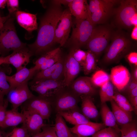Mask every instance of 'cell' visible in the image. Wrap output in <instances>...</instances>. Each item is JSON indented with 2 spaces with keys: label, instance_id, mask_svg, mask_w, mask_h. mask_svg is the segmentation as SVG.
<instances>
[{
  "label": "cell",
  "instance_id": "obj_1",
  "mask_svg": "<svg viewBox=\"0 0 137 137\" xmlns=\"http://www.w3.org/2000/svg\"><path fill=\"white\" fill-rule=\"evenodd\" d=\"M40 19L37 38L27 46L33 56H40L50 50L54 44L55 32L57 25L63 12L60 6L52 4Z\"/></svg>",
  "mask_w": 137,
  "mask_h": 137
},
{
  "label": "cell",
  "instance_id": "obj_2",
  "mask_svg": "<svg viewBox=\"0 0 137 137\" xmlns=\"http://www.w3.org/2000/svg\"><path fill=\"white\" fill-rule=\"evenodd\" d=\"M111 40L102 60L106 65L118 63L130 52L133 47L129 35L121 29L114 31Z\"/></svg>",
  "mask_w": 137,
  "mask_h": 137
},
{
  "label": "cell",
  "instance_id": "obj_3",
  "mask_svg": "<svg viewBox=\"0 0 137 137\" xmlns=\"http://www.w3.org/2000/svg\"><path fill=\"white\" fill-rule=\"evenodd\" d=\"M15 16H11L0 29V52L5 57L13 51L27 46L21 41L17 34L14 23Z\"/></svg>",
  "mask_w": 137,
  "mask_h": 137
},
{
  "label": "cell",
  "instance_id": "obj_4",
  "mask_svg": "<svg viewBox=\"0 0 137 137\" xmlns=\"http://www.w3.org/2000/svg\"><path fill=\"white\" fill-rule=\"evenodd\" d=\"M114 31L109 26L101 25L95 27L86 45L88 50L94 54L97 59L107 47Z\"/></svg>",
  "mask_w": 137,
  "mask_h": 137
},
{
  "label": "cell",
  "instance_id": "obj_5",
  "mask_svg": "<svg viewBox=\"0 0 137 137\" xmlns=\"http://www.w3.org/2000/svg\"><path fill=\"white\" fill-rule=\"evenodd\" d=\"M119 2L120 5L114 9L113 13L115 24L119 29H130L133 27L132 20L137 14V1L122 0Z\"/></svg>",
  "mask_w": 137,
  "mask_h": 137
},
{
  "label": "cell",
  "instance_id": "obj_6",
  "mask_svg": "<svg viewBox=\"0 0 137 137\" xmlns=\"http://www.w3.org/2000/svg\"><path fill=\"white\" fill-rule=\"evenodd\" d=\"M95 27L89 18L84 20H75L70 38L72 48H80L86 45Z\"/></svg>",
  "mask_w": 137,
  "mask_h": 137
},
{
  "label": "cell",
  "instance_id": "obj_7",
  "mask_svg": "<svg viewBox=\"0 0 137 137\" xmlns=\"http://www.w3.org/2000/svg\"><path fill=\"white\" fill-rule=\"evenodd\" d=\"M79 97L68 87H64L53 98L52 105H54L57 112L71 110H78L77 104Z\"/></svg>",
  "mask_w": 137,
  "mask_h": 137
},
{
  "label": "cell",
  "instance_id": "obj_8",
  "mask_svg": "<svg viewBox=\"0 0 137 137\" xmlns=\"http://www.w3.org/2000/svg\"><path fill=\"white\" fill-rule=\"evenodd\" d=\"M31 90L39 95L53 98L62 88L65 87L63 81H56L48 79L33 80L28 84Z\"/></svg>",
  "mask_w": 137,
  "mask_h": 137
},
{
  "label": "cell",
  "instance_id": "obj_9",
  "mask_svg": "<svg viewBox=\"0 0 137 137\" xmlns=\"http://www.w3.org/2000/svg\"><path fill=\"white\" fill-rule=\"evenodd\" d=\"M53 98L35 95L22 105V109L33 111L40 115L43 119H48L50 115Z\"/></svg>",
  "mask_w": 137,
  "mask_h": 137
},
{
  "label": "cell",
  "instance_id": "obj_10",
  "mask_svg": "<svg viewBox=\"0 0 137 137\" xmlns=\"http://www.w3.org/2000/svg\"><path fill=\"white\" fill-rule=\"evenodd\" d=\"M72 15L69 11H63L57 25L55 32L54 43L63 46L67 40L72 26Z\"/></svg>",
  "mask_w": 137,
  "mask_h": 137
},
{
  "label": "cell",
  "instance_id": "obj_11",
  "mask_svg": "<svg viewBox=\"0 0 137 137\" xmlns=\"http://www.w3.org/2000/svg\"><path fill=\"white\" fill-rule=\"evenodd\" d=\"M33 56L27 46L13 51L10 55L4 57V64H11L16 72L26 67Z\"/></svg>",
  "mask_w": 137,
  "mask_h": 137
},
{
  "label": "cell",
  "instance_id": "obj_12",
  "mask_svg": "<svg viewBox=\"0 0 137 137\" xmlns=\"http://www.w3.org/2000/svg\"><path fill=\"white\" fill-rule=\"evenodd\" d=\"M7 95V99L11 104L12 109L15 110L34 96L29 89L28 82L11 89Z\"/></svg>",
  "mask_w": 137,
  "mask_h": 137
},
{
  "label": "cell",
  "instance_id": "obj_13",
  "mask_svg": "<svg viewBox=\"0 0 137 137\" xmlns=\"http://www.w3.org/2000/svg\"><path fill=\"white\" fill-rule=\"evenodd\" d=\"M21 112L24 117L22 126L32 136L41 132L46 124L43 119L39 114L31 111L22 109Z\"/></svg>",
  "mask_w": 137,
  "mask_h": 137
},
{
  "label": "cell",
  "instance_id": "obj_14",
  "mask_svg": "<svg viewBox=\"0 0 137 137\" xmlns=\"http://www.w3.org/2000/svg\"><path fill=\"white\" fill-rule=\"evenodd\" d=\"M131 75L126 67L122 65H117L111 69L110 75V80L120 92L124 89L128 83Z\"/></svg>",
  "mask_w": 137,
  "mask_h": 137
},
{
  "label": "cell",
  "instance_id": "obj_15",
  "mask_svg": "<svg viewBox=\"0 0 137 137\" xmlns=\"http://www.w3.org/2000/svg\"><path fill=\"white\" fill-rule=\"evenodd\" d=\"M63 81L65 87H68L75 80L81 70L80 64L70 52L64 58Z\"/></svg>",
  "mask_w": 137,
  "mask_h": 137
},
{
  "label": "cell",
  "instance_id": "obj_16",
  "mask_svg": "<svg viewBox=\"0 0 137 137\" xmlns=\"http://www.w3.org/2000/svg\"><path fill=\"white\" fill-rule=\"evenodd\" d=\"M74 93L80 96L82 95L93 96L96 93V87L91 77L82 76L75 79L68 87Z\"/></svg>",
  "mask_w": 137,
  "mask_h": 137
},
{
  "label": "cell",
  "instance_id": "obj_17",
  "mask_svg": "<svg viewBox=\"0 0 137 137\" xmlns=\"http://www.w3.org/2000/svg\"><path fill=\"white\" fill-rule=\"evenodd\" d=\"M37 71L34 66L28 68L25 67L16 72L11 76H6L7 81L9 83L11 89L28 82L32 79Z\"/></svg>",
  "mask_w": 137,
  "mask_h": 137
},
{
  "label": "cell",
  "instance_id": "obj_18",
  "mask_svg": "<svg viewBox=\"0 0 137 137\" xmlns=\"http://www.w3.org/2000/svg\"><path fill=\"white\" fill-rule=\"evenodd\" d=\"M103 123H90L84 124L75 125L70 129L74 134L82 137L92 136L99 130L104 128Z\"/></svg>",
  "mask_w": 137,
  "mask_h": 137
},
{
  "label": "cell",
  "instance_id": "obj_19",
  "mask_svg": "<svg viewBox=\"0 0 137 137\" xmlns=\"http://www.w3.org/2000/svg\"><path fill=\"white\" fill-rule=\"evenodd\" d=\"M15 17L19 24L28 31L32 32L37 29L36 14L19 10L15 13Z\"/></svg>",
  "mask_w": 137,
  "mask_h": 137
},
{
  "label": "cell",
  "instance_id": "obj_20",
  "mask_svg": "<svg viewBox=\"0 0 137 137\" xmlns=\"http://www.w3.org/2000/svg\"><path fill=\"white\" fill-rule=\"evenodd\" d=\"M69 11L75 19L84 20L89 17V4L86 0H72L68 5Z\"/></svg>",
  "mask_w": 137,
  "mask_h": 137
},
{
  "label": "cell",
  "instance_id": "obj_21",
  "mask_svg": "<svg viewBox=\"0 0 137 137\" xmlns=\"http://www.w3.org/2000/svg\"><path fill=\"white\" fill-rule=\"evenodd\" d=\"M80 97L82 101L81 110L83 114L89 119L97 118L98 112L92 96L82 95Z\"/></svg>",
  "mask_w": 137,
  "mask_h": 137
},
{
  "label": "cell",
  "instance_id": "obj_22",
  "mask_svg": "<svg viewBox=\"0 0 137 137\" xmlns=\"http://www.w3.org/2000/svg\"><path fill=\"white\" fill-rule=\"evenodd\" d=\"M69 123L74 126L90 123L89 119L78 110H71L57 112Z\"/></svg>",
  "mask_w": 137,
  "mask_h": 137
},
{
  "label": "cell",
  "instance_id": "obj_23",
  "mask_svg": "<svg viewBox=\"0 0 137 137\" xmlns=\"http://www.w3.org/2000/svg\"><path fill=\"white\" fill-rule=\"evenodd\" d=\"M114 10L113 7L101 8L92 13L89 18L95 25L97 24H104L113 14Z\"/></svg>",
  "mask_w": 137,
  "mask_h": 137
},
{
  "label": "cell",
  "instance_id": "obj_24",
  "mask_svg": "<svg viewBox=\"0 0 137 137\" xmlns=\"http://www.w3.org/2000/svg\"><path fill=\"white\" fill-rule=\"evenodd\" d=\"M100 113L103 124L106 126L113 128L120 133L114 115L106 103L101 104Z\"/></svg>",
  "mask_w": 137,
  "mask_h": 137
},
{
  "label": "cell",
  "instance_id": "obj_25",
  "mask_svg": "<svg viewBox=\"0 0 137 137\" xmlns=\"http://www.w3.org/2000/svg\"><path fill=\"white\" fill-rule=\"evenodd\" d=\"M113 112L117 124L121 126L130 122L132 121L131 112L120 108L113 100L110 101Z\"/></svg>",
  "mask_w": 137,
  "mask_h": 137
},
{
  "label": "cell",
  "instance_id": "obj_26",
  "mask_svg": "<svg viewBox=\"0 0 137 137\" xmlns=\"http://www.w3.org/2000/svg\"><path fill=\"white\" fill-rule=\"evenodd\" d=\"M24 117L22 112H19L17 110L12 109L7 110L2 128L10 127H15L22 123Z\"/></svg>",
  "mask_w": 137,
  "mask_h": 137
},
{
  "label": "cell",
  "instance_id": "obj_27",
  "mask_svg": "<svg viewBox=\"0 0 137 137\" xmlns=\"http://www.w3.org/2000/svg\"><path fill=\"white\" fill-rule=\"evenodd\" d=\"M54 127L58 137H75L66 125L64 119L58 113L56 115Z\"/></svg>",
  "mask_w": 137,
  "mask_h": 137
},
{
  "label": "cell",
  "instance_id": "obj_28",
  "mask_svg": "<svg viewBox=\"0 0 137 137\" xmlns=\"http://www.w3.org/2000/svg\"><path fill=\"white\" fill-rule=\"evenodd\" d=\"M119 1L115 0H90L89 4V17L92 13L99 9L113 7Z\"/></svg>",
  "mask_w": 137,
  "mask_h": 137
},
{
  "label": "cell",
  "instance_id": "obj_29",
  "mask_svg": "<svg viewBox=\"0 0 137 137\" xmlns=\"http://www.w3.org/2000/svg\"><path fill=\"white\" fill-rule=\"evenodd\" d=\"M99 95L101 104L113 100L114 94V86L110 81L100 87Z\"/></svg>",
  "mask_w": 137,
  "mask_h": 137
},
{
  "label": "cell",
  "instance_id": "obj_30",
  "mask_svg": "<svg viewBox=\"0 0 137 137\" xmlns=\"http://www.w3.org/2000/svg\"><path fill=\"white\" fill-rule=\"evenodd\" d=\"M87 54L86 59L81 66L85 75H89L95 69L97 60L95 55L90 51L88 50Z\"/></svg>",
  "mask_w": 137,
  "mask_h": 137
},
{
  "label": "cell",
  "instance_id": "obj_31",
  "mask_svg": "<svg viewBox=\"0 0 137 137\" xmlns=\"http://www.w3.org/2000/svg\"><path fill=\"white\" fill-rule=\"evenodd\" d=\"M52 51L50 56L47 60L40 66L38 71L44 70L52 66L62 56L61 50L59 48L52 49Z\"/></svg>",
  "mask_w": 137,
  "mask_h": 137
},
{
  "label": "cell",
  "instance_id": "obj_32",
  "mask_svg": "<svg viewBox=\"0 0 137 137\" xmlns=\"http://www.w3.org/2000/svg\"><path fill=\"white\" fill-rule=\"evenodd\" d=\"M91 77L93 84L95 87H100L110 80V75L101 70L96 71Z\"/></svg>",
  "mask_w": 137,
  "mask_h": 137
},
{
  "label": "cell",
  "instance_id": "obj_33",
  "mask_svg": "<svg viewBox=\"0 0 137 137\" xmlns=\"http://www.w3.org/2000/svg\"><path fill=\"white\" fill-rule=\"evenodd\" d=\"M120 137H137V123L136 121L121 126L120 129Z\"/></svg>",
  "mask_w": 137,
  "mask_h": 137
},
{
  "label": "cell",
  "instance_id": "obj_34",
  "mask_svg": "<svg viewBox=\"0 0 137 137\" xmlns=\"http://www.w3.org/2000/svg\"><path fill=\"white\" fill-rule=\"evenodd\" d=\"M0 66V94L4 96L7 95L10 90L11 88L6 79V74L7 72L6 68V67Z\"/></svg>",
  "mask_w": 137,
  "mask_h": 137
},
{
  "label": "cell",
  "instance_id": "obj_35",
  "mask_svg": "<svg viewBox=\"0 0 137 137\" xmlns=\"http://www.w3.org/2000/svg\"><path fill=\"white\" fill-rule=\"evenodd\" d=\"M64 58L62 56L57 62L55 70L48 79L56 81H63Z\"/></svg>",
  "mask_w": 137,
  "mask_h": 137
},
{
  "label": "cell",
  "instance_id": "obj_36",
  "mask_svg": "<svg viewBox=\"0 0 137 137\" xmlns=\"http://www.w3.org/2000/svg\"><path fill=\"white\" fill-rule=\"evenodd\" d=\"M119 133L114 128L108 127L99 130L92 136V137H120Z\"/></svg>",
  "mask_w": 137,
  "mask_h": 137
},
{
  "label": "cell",
  "instance_id": "obj_37",
  "mask_svg": "<svg viewBox=\"0 0 137 137\" xmlns=\"http://www.w3.org/2000/svg\"><path fill=\"white\" fill-rule=\"evenodd\" d=\"M27 130L22 126L15 127L11 131L7 132L6 137H31Z\"/></svg>",
  "mask_w": 137,
  "mask_h": 137
},
{
  "label": "cell",
  "instance_id": "obj_38",
  "mask_svg": "<svg viewBox=\"0 0 137 137\" xmlns=\"http://www.w3.org/2000/svg\"><path fill=\"white\" fill-rule=\"evenodd\" d=\"M70 52L75 59L81 66L86 59L87 52L80 48H72Z\"/></svg>",
  "mask_w": 137,
  "mask_h": 137
},
{
  "label": "cell",
  "instance_id": "obj_39",
  "mask_svg": "<svg viewBox=\"0 0 137 137\" xmlns=\"http://www.w3.org/2000/svg\"><path fill=\"white\" fill-rule=\"evenodd\" d=\"M8 101L6 99L0 102V127L2 128L5 119Z\"/></svg>",
  "mask_w": 137,
  "mask_h": 137
},
{
  "label": "cell",
  "instance_id": "obj_40",
  "mask_svg": "<svg viewBox=\"0 0 137 137\" xmlns=\"http://www.w3.org/2000/svg\"><path fill=\"white\" fill-rule=\"evenodd\" d=\"M9 14L15 16V13L19 11V1L18 0H7L6 2Z\"/></svg>",
  "mask_w": 137,
  "mask_h": 137
},
{
  "label": "cell",
  "instance_id": "obj_41",
  "mask_svg": "<svg viewBox=\"0 0 137 137\" xmlns=\"http://www.w3.org/2000/svg\"><path fill=\"white\" fill-rule=\"evenodd\" d=\"M41 131L43 137H58L54 126L45 124L42 128Z\"/></svg>",
  "mask_w": 137,
  "mask_h": 137
},
{
  "label": "cell",
  "instance_id": "obj_42",
  "mask_svg": "<svg viewBox=\"0 0 137 137\" xmlns=\"http://www.w3.org/2000/svg\"><path fill=\"white\" fill-rule=\"evenodd\" d=\"M113 100L116 103H127L129 102L127 98L118 92L114 93Z\"/></svg>",
  "mask_w": 137,
  "mask_h": 137
},
{
  "label": "cell",
  "instance_id": "obj_43",
  "mask_svg": "<svg viewBox=\"0 0 137 137\" xmlns=\"http://www.w3.org/2000/svg\"><path fill=\"white\" fill-rule=\"evenodd\" d=\"M137 87V80H136L131 75V77L128 83L124 89L128 92L132 89Z\"/></svg>",
  "mask_w": 137,
  "mask_h": 137
},
{
  "label": "cell",
  "instance_id": "obj_44",
  "mask_svg": "<svg viewBox=\"0 0 137 137\" xmlns=\"http://www.w3.org/2000/svg\"><path fill=\"white\" fill-rule=\"evenodd\" d=\"M128 61L131 63L137 66V53L135 52H131L127 55Z\"/></svg>",
  "mask_w": 137,
  "mask_h": 137
},
{
  "label": "cell",
  "instance_id": "obj_45",
  "mask_svg": "<svg viewBox=\"0 0 137 137\" xmlns=\"http://www.w3.org/2000/svg\"><path fill=\"white\" fill-rule=\"evenodd\" d=\"M116 103L120 108L126 111L131 112L134 110L133 107L129 102Z\"/></svg>",
  "mask_w": 137,
  "mask_h": 137
},
{
  "label": "cell",
  "instance_id": "obj_46",
  "mask_svg": "<svg viewBox=\"0 0 137 137\" xmlns=\"http://www.w3.org/2000/svg\"><path fill=\"white\" fill-rule=\"evenodd\" d=\"M72 0H52L51 1V3L52 4L60 6L61 4L64 5H68L69 3L71 2Z\"/></svg>",
  "mask_w": 137,
  "mask_h": 137
},
{
  "label": "cell",
  "instance_id": "obj_47",
  "mask_svg": "<svg viewBox=\"0 0 137 137\" xmlns=\"http://www.w3.org/2000/svg\"><path fill=\"white\" fill-rule=\"evenodd\" d=\"M131 105L133 107L136 114L137 112V96L129 98Z\"/></svg>",
  "mask_w": 137,
  "mask_h": 137
},
{
  "label": "cell",
  "instance_id": "obj_48",
  "mask_svg": "<svg viewBox=\"0 0 137 137\" xmlns=\"http://www.w3.org/2000/svg\"><path fill=\"white\" fill-rule=\"evenodd\" d=\"M11 16L9 14L7 16L3 17L1 16L0 15V29L2 28L5 23Z\"/></svg>",
  "mask_w": 137,
  "mask_h": 137
},
{
  "label": "cell",
  "instance_id": "obj_49",
  "mask_svg": "<svg viewBox=\"0 0 137 137\" xmlns=\"http://www.w3.org/2000/svg\"><path fill=\"white\" fill-rule=\"evenodd\" d=\"M128 98L137 96V87L128 93Z\"/></svg>",
  "mask_w": 137,
  "mask_h": 137
},
{
  "label": "cell",
  "instance_id": "obj_50",
  "mask_svg": "<svg viewBox=\"0 0 137 137\" xmlns=\"http://www.w3.org/2000/svg\"><path fill=\"white\" fill-rule=\"evenodd\" d=\"M131 37L132 39L137 40V26L134 27L131 32Z\"/></svg>",
  "mask_w": 137,
  "mask_h": 137
},
{
  "label": "cell",
  "instance_id": "obj_51",
  "mask_svg": "<svg viewBox=\"0 0 137 137\" xmlns=\"http://www.w3.org/2000/svg\"><path fill=\"white\" fill-rule=\"evenodd\" d=\"M7 0H0V9L5 8L6 5Z\"/></svg>",
  "mask_w": 137,
  "mask_h": 137
},
{
  "label": "cell",
  "instance_id": "obj_52",
  "mask_svg": "<svg viewBox=\"0 0 137 137\" xmlns=\"http://www.w3.org/2000/svg\"><path fill=\"white\" fill-rule=\"evenodd\" d=\"M133 78L136 80H137V67L135 66L133 70L132 74H131Z\"/></svg>",
  "mask_w": 137,
  "mask_h": 137
},
{
  "label": "cell",
  "instance_id": "obj_53",
  "mask_svg": "<svg viewBox=\"0 0 137 137\" xmlns=\"http://www.w3.org/2000/svg\"><path fill=\"white\" fill-rule=\"evenodd\" d=\"M7 132L0 129V137H6Z\"/></svg>",
  "mask_w": 137,
  "mask_h": 137
},
{
  "label": "cell",
  "instance_id": "obj_54",
  "mask_svg": "<svg viewBox=\"0 0 137 137\" xmlns=\"http://www.w3.org/2000/svg\"><path fill=\"white\" fill-rule=\"evenodd\" d=\"M31 137H43L41 131L36 135L32 136Z\"/></svg>",
  "mask_w": 137,
  "mask_h": 137
},
{
  "label": "cell",
  "instance_id": "obj_55",
  "mask_svg": "<svg viewBox=\"0 0 137 137\" xmlns=\"http://www.w3.org/2000/svg\"><path fill=\"white\" fill-rule=\"evenodd\" d=\"M4 61L3 57H0V66L2 64H4Z\"/></svg>",
  "mask_w": 137,
  "mask_h": 137
},
{
  "label": "cell",
  "instance_id": "obj_56",
  "mask_svg": "<svg viewBox=\"0 0 137 137\" xmlns=\"http://www.w3.org/2000/svg\"><path fill=\"white\" fill-rule=\"evenodd\" d=\"M4 96L0 94V102L4 99Z\"/></svg>",
  "mask_w": 137,
  "mask_h": 137
},
{
  "label": "cell",
  "instance_id": "obj_57",
  "mask_svg": "<svg viewBox=\"0 0 137 137\" xmlns=\"http://www.w3.org/2000/svg\"><path fill=\"white\" fill-rule=\"evenodd\" d=\"M74 134V135L75 137H80V136H77V135H75V134Z\"/></svg>",
  "mask_w": 137,
  "mask_h": 137
},
{
  "label": "cell",
  "instance_id": "obj_58",
  "mask_svg": "<svg viewBox=\"0 0 137 137\" xmlns=\"http://www.w3.org/2000/svg\"><path fill=\"white\" fill-rule=\"evenodd\" d=\"M1 52H0V55H1Z\"/></svg>",
  "mask_w": 137,
  "mask_h": 137
}]
</instances>
